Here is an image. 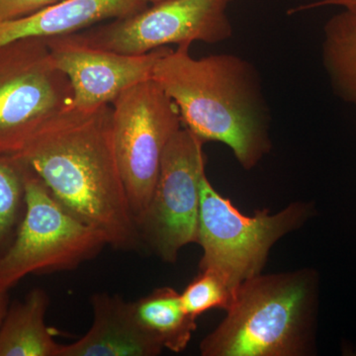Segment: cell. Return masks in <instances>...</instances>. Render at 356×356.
Returning a JSON list of instances; mask_svg holds the SVG:
<instances>
[{
    "label": "cell",
    "mask_w": 356,
    "mask_h": 356,
    "mask_svg": "<svg viewBox=\"0 0 356 356\" xmlns=\"http://www.w3.org/2000/svg\"><path fill=\"white\" fill-rule=\"evenodd\" d=\"M54 197L118 250L142 247L115 147L112 106H70L46 122L13 156Z\"/></svg>",
    "instance_id": "cell-1"
},
{
    "label": "cell",
    "mask_w": 356,
    "mask_h": 356,
    "mask_svg": "<svg viewBox=\"0 0 356 356\" xmlns=\"http://www.w3.org/2000/svg\"><path fill=\"white\" fill-rule=\"evenodd\" d=\"M191 47L166 51L152 79L177 105L184 128L204 143L226 145L243 170H252L273 147L259 72L233 54L192 57Z\"/></svg>",
    "instance_id": "cell-2"
},
{
    "label": "cell",
    "mask_w": 356,
    "mask_h": 356,
    "mask_svg": "<svg viewBox=\"0 0 356 356\" xmlns=\"http://www.w3.org/2000/svg\"><path fill=\"white\" fill-rule=\"evenodd\" d=\"M311 269L259 274L243 282L227 316L200 344L203 356H303L311 353L317 310Z\"/></svg>",
    "instance_id": "cell-3"
},
{
    "label": "cell",
    "mask_w": 356,
    "mask_h": 356,
    "mask_svg": "<svg viewBox=\"0 0 356 356\" xmlns=\"http://www.w3.org/2000/svg\"><path fill=\"white\" fill-rule=\"evenodd\" d=\"M313 214L311 203L292 202L280 212L243 215L211 184L201 182L198 242L203 250L200 270H211L235 294L243 282L264 270L269 252L287 234L301 228Z\"/></svg>",
    "instance_id": "cell-4"
},
{
    "label": "cell",
    "mask_w": 356,
    "mask_h": 356,
    "mask_svg": "<svg viewBox=\"0 0 356 356\" xmlns=\"http://www.w3.org/2000/svg\"><path fill=\"white\" fill-rule=\"evenodd\" d=\"M24 204L15 240L0 254V291L8 292L30 274L72 270L108 245L98 229L58 202L27 166Z\"/></svg>",
    "instance_id": "cell-5"
},
{
    "label": "cell",
    "mask_w": 356,
    "mask_h": 356,
    "mask_svg": "<svg viewBox=\"0 0 356 356\" xmlns=\"http://www.w3.org/2000/svg\"><path fill=\"white\" fill-rule=\"evenodd\" d=\"M112 122L122 179L138 226L153 196L166 147L184 125L177 105L153 79L114 100Z\"/></svg>",
    "instance_id": "cell-6"
},
{
    "label": "cell",
    "mask_w": 356,
    "mask_h": 356,
    "mask_svg": "<svg viewBox=\"0 0 356 356\" xmlns=\"http://www.w3.org/2000/svg\"><path fill=\"white\" fill-rule=\"evenodd\" d=\"M72 106L67 77L44 38L0 47V154L15 156L47 121Z\"/></svg>",
    "instance_id": "cell-7"
},
{
    "label": "cell",
    "mask_w": 356,
    "mask_h": 356,
    "mask_svg": "<svg viewBox=\"0 0 356 356\" xmlns=\"http://www.w3.org/2000/svg\"><path fill=\"white\" fill-rule=\"evenodd\" d=\"M205 143L182 127L168 143L151 201L139 229L143 243L168 264L198 242L201 182L206 175Z\"/></svg>",
    "instance_id": "cell-8"
},
{
    "label": "cell",
    "mask_w": 356,
    "mask_h": 356,
    "mask_svg": "<svg viewBox=\"0 0 356 356\" xmlns=\"http://www.w3.org/2000/svg\"><path fill=\"white\" fill-rule=\"evenodd\" d=\"M235 0H166L142 13L77 32L91 46L143 55L170 44H219L233 36L228 8Z\"/></svg>",
    "instance_id": "cell-9"
},
{
    "label": "cell",
    "mask_w": 356,
    "mask_h": 356,
    "mask_svg": "<svg viewBox=\"0 0 356 356\" xmlns=\"http://www.w3.org/2000/svg\"><path fill=\"white\" fill-rule=\"evenodd\" d=\"M44 39L54 64L69 79L72 106L81 110L112 104L128 88L152 79L154 65L170 50L126 55L91 46L79 33Z\"/></svg>",
    "instance_id": "cell-10"
},
{
    "label": "cell",
    "mask_w": 356,
    "mask_h": 356,
    "mask_svg": "<svg viewBox=\"0 0 356 356\" xmlns=\"http://www.w3.org/2000/svg\"><path fill=\"white\" fill-rule=\"evenodd\" d=\"M93 322L79 341L60 344L58 356H156L163 346L140 325L133 302L106 293L91 297Z\"/></svg>",
    "instance_id": "cell-11"
},
{
    "label": "cell",
    "mask_w": 356,
    "mask_h": 356,
    "mask_svg": "<svg viewBox=\"0 0 356 356\" xmlns=\"http://www.w3.org/2000/svg\"><path fill=\"white\" fill-rule=\"evenodd\" d=\"M149 6V0H65L41 13L0 21V47L21 39L81 32L102 21L136 15Z\"/></svg>",
    "instance_id": "cell-12"
},
{
    "label": "cell",
    "mask_w": 356,
    "mask_h": 356,
    "mask_svg": "<svg viewBox=\"0 0 356 356\" xmlns=\"http://www.w3.org/2000/svg\"><path fill=\"white\" fill-rule=\"evenodd\" d=\"M49 297L35 288L7 311L0 325V356H58L60 344L44 322Z\"/></svg>",
    "instance_id": "cell-13"
},
{
    "label": "cell",
    "mask_w": 356,
    "mask_h": 356,
    "mask_svg": "<svg viewBox=\"0 0 356 356\" xmlns=\"http://www.w3.org/2000/svg\"><path fill=\"white\" fill-rule=\"evenodd\" d=\"M334 4L344 10L324 28L323 62L337 95L356 105V0H325L311 7Z\"/></svg>",
    "instance_id": "cell-14"
},
{
    "label": "cell",
    "mask_w": 356,
    "mask_h": 356,
    "mask_svg": "<svg viewBox=\"0 0 356 356\" xmlns=\"http://www.w3.org/2000/svg\"><path fill=\"white\" fill-rule=\"evenodd\" d=\"M140 325L163 348L181 353L196 331V318L185 312L181 297L172 287L156 288L133 302Z\"/></svg>",
    "instance_id": "cell-15"
},
{
    "label": "cell",
    "mask_w": 356,
    "mask_h": 356,
    "mask_svg": "<svg viewBox=\"0 0 356 356\" xmlns=\"http://www.w3.org/2000/svg\"><path fill=\"white\" fill-rule=\"evenodd\" d=\"M26 166L0 154V248L13 233L24 203Z\"/></svg>",
    "instance_id": "cell-16"
},
{
    "label": "cell",
    "mask_w": 356,
    "mask_h": 356,
    "mask_svg": "<svg viewBox=\"0 0 356 356\" xmlns=\"http://www.w3.org/2000/svg\"><path fill=\"white\" fill-rule=\"evenodd\" d=\"M180 297L185 312L191 317L197 318L212 309L228 310L233 301L234 292L217 273L200 270Z\"/></svg>",
    "instance_id": "cell-17"
},
{
    "label": "cell",
    "mask_w": 356,
    "mask_h": 356,
    "mask_svg": "<svg viewBox=\"0 0 356 356\" xmlns=\"http://www.w3.org/2000/svg\"><path fill=\"white\" fill-rule=\"evenodd\" d=\"M64 1L65 0H0V21L26 17Z\"/></svg>",
    "instance_id": "cell-18"
},
{
    "label": "cell",
    "mask_w": 356,
    "mask_h": 356,
    "mask_svg": "<svg viewBox=\"0 0 356 356\" xmlns=\"http://www.w3.org/2000/svg\"><path fill=\"white\" fill-rule=\"evenodd\" d=\"M8 308V294L7 292L0 291V325L6 318Z\"/></svg>",
    "instance_id": "cell-19"
},
{
    "label": "cell",
    "mask_w": 356,
    "mask_h": 356,
    "mask_svg": "<svg viewBox=\"0 0 356 356\" xmlns=\"http://www.w3.org/2000/svg\"><path fill=\"white\" fill-rule=\"evenodd\" d=\"M166 1V0H149V3L156 4L159 3V2Z\"/></svg>",
    "instance_id": "cell-20"
}]
</instances>
